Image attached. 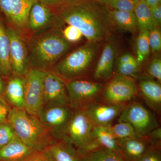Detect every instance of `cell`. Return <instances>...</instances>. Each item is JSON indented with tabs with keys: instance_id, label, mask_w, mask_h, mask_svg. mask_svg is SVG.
<instances>
[{
	"instance_id": "obj_19",
	"label": "cell",
	"mask_w": 161,
	"mask_h": 161,
	"mask_svg": "<svg viewBox=\"0 0 161 161\" xmlns=\"http://www.w3.org/2000/svg\"><path fill=\"white\" fill-rule=\"evenodd\" d=\"M35 152L16 136L0 149V161H21Z\"/></svg>"
},
{
	"instance_id": "obj_20",
	"label": "cell",
	"mask_w": 161,
	"mask_h": 161,
	"mask_svg": "<svg viewBox=\"0 0 161 161\" xmlns=\"http://www.w3.org/2000/svg\"><path fill=\"white\" fill-rule=\"evenodd\" d=\"M38 0H11V23L16 29H25L32 6Z\"/></svg>"
},
{
	"instance_id": "obj_36",
	"label": "cell",
	"mask_w": 161,
	"mask_h": 161,
	"mask_svg": "<svg viewBox=\"0 0 161 161\" xmlns=\"http://www.w3.org/2000/svg\"><path fill=\"white\" fill-rule=\"evenodd\" d=\"M137 161H161L160 149H151L141 157Z\"/></svg>"
},
{
	"instance_id": "obj_10",
	"label": "cell",
	"mask_w": 161,
	"mask_h": 161,
	"mask_svg": "<svg viewBox=\"0 0 161 161\" xmlns=\"http://www.w3.org/2000/svg\"><path fill=\"white\" fill-rule=\"evenodd\" d=\"M9 40V57L13 75L24 77L31 69L27 42L19 30L7 26Z\"/></svg>"
},
{
	"instance_id": "obj_43",
	"label": "cell",
	"mask_w": 161,
	"mask_h": 161,
	"mask_svg": "<svg viewBox=\"0 0 161 161\" xmlns=\"http://www.w3.org/2000/svg\"><path fill=\"white\" fill-rule=\"evenodd\" d=\"M145 2L150 8H152L161 3V0H145Z\"/></svg>"
},
{
	"instance_id": "obj_32",
	"label": "cell",
	"mask_w": 161,
	"mask_h": 161,
	"mask_svg": "<svg viewBox=\"0 0 161 161\" xmlns=\"http://www.w3.org/2000/svg\"><path fill=\"white\" fill-rule=\"evenodd\" d=\"M139 64L136 60L126 63H118L117 74L132 77L138 72Z\"/></svg>"
},
{
	"instance_id": "obj_15",
	"label": "cell",
	"mask_w": 161,
	"mask_h": 161,
	"mask_svg": "<svg viewBox=\"0 0 161 161\" xmlns=\"http://www.w3.org/2000/svg\"><path fill=\"white\" fill-rule=\"evenodd\" d=\"M120 154L126 161H137L151 149L156 148L147 136L117 139Z\"/></svg>"
},
{
	"instance_id": "obj_34",
	"label": "cell",
	"mask_w": 161,
	"mask_h": 161,
	"mask_svg": "<svg viewBox=\"0 0 161 161\" xmlns=\"http://www.w3.org/2000/svg\"><path fill=\"white\" fill-rule=\"evenodd\" d=\"M147 71L150 77L161 82V60L159 58H155L150 61L147 67Z\"/></svg>"
},
{
	"instance_id": "obj_26",
	"label": "cell",
	"mask_w": 161,
	"mask_h": 161,
	"mask_svg": "<svg viewBox=\"0 0 161 161\" xmlns=\"http://www.w3.org/2000/svg\"><path fill=\"white\" fill-rule=\"evenodd\" d=\"M83 161H126L120 153L98 147L81 154Z\"/></svg>"
},
{
	"instance_id": "obj_33",
	"label": "cell",
	"mask_w": 161,
	"mask_h": 161,
	"mask_svg": "<svg viewBox=\"0 0 161 161\" xmlns=\"http://www.w3.org/2000/svg\"><path fill=\"white\" fill-rule=\"evenodd\" d=\"M61 32L64 39L70 43L78 42L83 36L81 32L72 25H67Z\"/></svg>"
},
{
	"instance_id": "obj_13",
	"label": "cell",
	"mask_w": 161,
	"mask_h": 161,
	"mask_svg": "<svg viewBox=\"0 0 161 161\" xmlns=\"http://www.w3.org/2000/svg\"><path fill=\"white\" fill-rule=\"evenodd\" d=\"M126 104H114L94 102L86 106L84 110L92 122L95 126L111 125L123 110Z\"/></svg>"
},
{
	"instance_id": "obj_3",
	"label": "cell",
	"mask_w": 161,
	"mask_h": 161,
	"mask_svg": "<svg viewBox=\"0 0 161 161\" xmlns=\"http://www.w3.org/2000/svg\"><path fill=\"white\" fill-rule=\"evenodd\" d=\"M7 121L18 138L35 151H45L56 142L39 117L29 114L23 108H10Z\"/></svg>"
},
{
	"instance_id": "obj_30",
	"label": "cell",
	"mask_w": 161,
	"mask_h": 161,
	"mask_svg": "<svg viewBox=\"0 0 161 161\" xmlns=\"http://www.w3.org/2000/svg\"><path fill=\"white\" fill-rule=\"evenodd\" d=\"M16 136L13 128L8 121L0 123V149Z\"/></svg>"
},
{
	"instance_id": "obj_8",
	"label": "cell",
	"mask_w": 161,
	"mask_h": 161,
	"mask_svg": "<svg viewBox=\"0 0 161 161\" xmlns=\"http://www.w3.org/2000/svg\"><path fill=\"white\" fill-rule=\"evenodd\" d=\"M72 108H83L94 102L98 101L104 86L103 84L83 78L66 82Z\"/></svg>"
},
{
	"instance_id": "obj_14",
	"label": "cell",
	"mask_w": 161,
	"mask_h": 161,
	"mask_svg": "<svg viewBox=\"0 0 161 161\" xmlns=\"http://www.w3.org/2000/svg\"><path fill=\"white\" fill-rule=\"evenodd\" d=\"M56 15L47 6L37 1L32 6L25 29L31 36L42 32L53 26Z\"/></svg>"
},
{
	"instance_id": "obj_25",
	"label": "cell",
	"mask_w": 161,
	"mask_h": 161,
	"mask_svg": "<svg viewBox=\"0 0 161 161\" xmlns=\"http://www.w3.org/2000/svg\"><path fill=\"white\" fill-rule=\"evenodd\" d=\"M137 26L140 31H150L157 27L154 23L151 14V8L145 1L136 3L134 9Z\"/></svg>"
},
{
	"instance_id": "obj_21",
	"label": "cell",
	"mask_w": 161,
	"mask_h": 161,
	"mask_svg": "<svg viewBox=\"0 0 161 161\" xmlns=\"http://www.w3.org/2000/svg\"><path fill=\"white\" fill-rule=\"evenodd\" d=\"M45 150L54 161H83L79 151L64 140L55 142Z\"/></svg>"
},
{
	"instance_id": "obj_28",
	"label": "cell",
	"mask_w": 161,
	"mask_h": 161,
	"mask_svg": "<svg viewBox=\"0 0 161 161\" xmlns=\"http://www.w3.org/2000/svg\"><path fill=\"white\" fill-rule=\"evenodd\" d=\"M112 134L116 139L129 137H141L134 128L130 124L126 122H118L114 125L110 126Z\"/></svg>"
},
{
	"instance_id": "obj_24",
	"label": "cell",
	"mask_w": 161,
	"mask_h": 161,
	"mask_svg": "<svg viewBox=\"0 0 161 161\" xmlns=\"http://www.w3.org/2000/svg\"><path fill=\"white\" fill-rule=\"evenodd\" d=\"M109 15L112 25L119 29L135 32L138 28L134 12L112 10L109 11Z\"/></svg>"
},
{
	"instance_id": "obj_9",
	"label": "cell",
	"mask_w": 161,
	"mask_h": 161,
	"mask_svg": "<svg viewBox=\"0 0 161 161\" xmlns=\"http://www.w3.org/2000/svg\"><path fill=\"white\" fill-rule=\"evenodd\" d=\"M137 83L129 76L115 75L104 86L101 95L104 102L114 104H126L138 94Z\"/></svg>"
},
{
	"instance_id": "obj_11",
	"label": "cell",
	"mask_w": 161,
	"mask_h": 161,
	"mask_svg": "<svg viewBox=\"0 0 161 161\" xmlns=\"http://www.w3.org/2000/svg\"><path fill=\"white\" fill-rule=\"evenodd\" d=\"M46 71L31 69L24 76L23 108L31 115H37L44 104L43 83Z\"/></svg>"
},
{
	"instance_id": "obj_27",
	"label": "cell",
	"mask_w": 161,
	"mask_h": 161,
	"mask_svg": "<svg viewBox=\"0 0 161 161\" xmlns=\"http://www.w3.org/2000/svg\"><path fill=\"white\" fill-rule=\"evenodd\" d=\"M149 32L140 31L136 41V61L140 64L145 62L150 55V48L149 42Z\"/></svg>"
},
{
	"instance_id": "obj_7",
	"label": "cell",
	"mask_w": 161,
	"mask_h": 161,
	"mask_svg": "<svg viewBox=\"0 0 161 161\" xmlns=\"http://www.w3.org/2000/svg\"><path fill=\"white\" fill-rule=\"evenodd\" d=\"M117 121L130 124L143 136L159 127L155 114L143 104L135 101L125 105Z\"/></svg>"
},
{
	"instance_id": "obj_22",
	"label": "cell",
	"mask_w": 161,
	"mask_h": 161,
	"mask_svg": "<svg viewBox=\"0 0 161 161\" xmlns=\"http://www.w3.org/2000/svg\"><path fill=\"white\" fill-rule=\"evenodd\" d=\"M0 74L8 79L13 75L9 57V40L7 26L0 16Z\"/></svg>"
},
{
	"instance_id": "obj_12",
	"label": "cell",
	"mask_w": 161,
	"mask_h": 161,
	"mask_svg": "<svg viewBox=\"0 0 161 161\" xmlns=\"http://www.w3.org/2000/svg\"><path fill=\"white\" fill-rule=\"evenodd\" d=\"M43 105H69L66 82L52 71L46 72L43 83Z\"/></svg>"
},
{
	"instance_id": "obj_16",
	"label": "cell",
	"mask_w": 161,
	"mask_h": 161,
	"mask_svg": "<svg viewBox=\"0 0 161 161\" xmlns=\"http://www.w3.org/2000/svg\"><path fill=\"white\" fill-rule=\"evenodd\" d=\"M118 46L113 40L105 44L94 72V78L97 80H106L112 78Z\"/></svg>"
},
{
	"instance_id": "obj_4",
	"label": "cell",
	"mask_w": 161,
	"mask_h": 161,
	"mask_svg": "<svg viewBox=\"0 0 161 161\" xmlns=\"http://www.w3.org/2000/svg\"><path fill=\"white\" fill-rule=\"evenodd\" d=\"M97 52L96 43L89 42L67 55L52 71L65 82L83 78L89 70Z\"/></svg>"
},
{
	"instance_id": "obj_39",
	"label": "cell",
	"mask_w": 161,
	"mask_h": 161,
	"mask_svg": "<svg viewBox=\"0 0 161 161\" xmlns=\"http://www.w3.org/2000/svg\"><path fill=\"white\" fill-rule=\"evenodd\" d=\"M10 108L4 98H0V123L7 121V117Z\"/></svg>"
},
{
	"instance_id": "obj_17",
	"label": "cell",
	"mask_w": 161,
	"mask_h": 161,
	"mask_svg": "<svg viewBox=\"0 0 161 161\" xmlns=\"http://www.w3.org/2000/svg\"><path fill=\"white\" fill-rule=\"evenodd\" d=\"M137 84L138 90L148 107L157 114H160V83L151 77H144L141 78Z\"/></svg>"
},
{
	"instance_id": "obj_38",
	"label": "cell",
	"mask_w": 161,
	"mask_h": 161,
	"mask_svg": "<svg viewBox=\"0 0 161 161\" xmlns=\"http://www.w3.org/2000/svg\"><path fill=\"white\" fill-rule=\"evenodd\" d=\"M11 0H0V12L9 24L11 23Z\"/></svg>"
},
{
	"instance_id": "obj_1",
	"label": "cell",
	"mask_w": 161,
	"mask_h": 161,
	"mask_svg": "<svg viewBox=\"0 0 161 161\" xmlns=\"http://www.w3.org/2000/svg\"><path fill=\"white\" fill-rule=\"evenodd\" d=\"M55 14L56 23L75 26L90 43H97L111 33L109 11L90 0L63 8Z\"/></svg>"
},
{
	"instance_id": "obj_35",
	"label": "cell",
	"mask_w": 161,
	"mask_h": 161,
	"mask_svg": "<svg viewBox=\"0 0 161 161\" xmlns=\"http://www.w3.org/2000/svg\"><path fill=\"white\" fill-rule=\"evenodd\" d=\"M149 42L150 50L157 53L161 49V33L158 26L149 32Z\"/></svg>"
},
{
	"instance_id": "obj_29",
	"label": "cell",
	"mask_w": 161,
	"mask_h": 161,
	"mask_svg": "<svg viewBox=\"0 0 161 161\" xmlns=\"http://www.w3.org/2000/svg\"><path fill=\"white\" fill-rule=\"evenodd\" d=\"M51 9L53 12H56L63 9L83 3L87 0H38Z\"/></svg>"
},
{
	"instance_id": "obj_31",
	"label": "cell",
	"mask_w": 161,
	"mask_h": 161,
	"mask_svg": "<svg viewBox=\"0 0 161 161\" xmlns=\"http://www.w3.org/2000/svg\"><path fill=\"white\" fill-rule=\"evenodd\" d=\"M104 3L112 10L131 12L134 11L136 4L132 0H106Z\"/></svg>"
},
{
	"instance_id": "obj_44",
	"label": "cell",
	"mask_w": 161,
	"mask_h": 161,
	"mask_svg": "<svg viewBox=\"0 0 161 161\" xmlns=\"http://www.w3.org/2000/svg\"><path fill=\"white\" fill-rule=\"evenodd\" d=\"M132 1L136 3H139V2H142V1H145V0H132Z\"/></svg>"
},
{
	"instance_id": "obj_45",
	"label": "cell",
	"mask_w": 161,
	"mask_h": 161,
	"mask_svg": "<svg viewBox=\"0 0 161 161\" xmlns=\"http://www.w3.org/2000/svg\"><path fill=\"white\" fill-rule=\"evenodd\" d=\"M97 2H100V3H104L105 2L106 0H96Z\"/></svg>"
},
{
	"instance_id": "obj_5",
	"label": "cell",
	"mask_w": 161,
	"mask_h": 161,
	"mask_svg": "<svg viewBox=\"0 0 161 161\" xmlns=\"http://www.w3.org/2000/svg\"><path fill=\"white\" fill-rule=\"evenodd\" d=\"M94 126L84 109L75 110L63 140L72 144L81 154L98 148L92 137Z\"/></svg>"
},
{
	"instance_id": "obj_42",
	"label": "cell",
	"mask_w": 161,
	"mask_h": 161,
	"mask_svg": "<svg viewBox=\"0 0 161 161\" xmlns=\"http://www.w3.org/2000/svg\"><path fill=\"white\" fill-rule=\"evenodd\" d=\"M4 79L0 74V98H3L5 93L6 83Z\"/></svg>"
},
{
	"instance_id": "obj_23",
	"label": "cell",
	"mask_w": 161,
	"mask_h": 161,
	"mask_svg": "<svg viewBox=\"0 0 161 161\" xmlns=\"http://www.w3.org/2000/svg\"><path fill=\"white\" fill-rule=\"evenodd\" d=\"M110 126H94L92 137L98 147H103L120 153L117 139L112 134Z\"/></svg>"
},
{
	"instance_id": "obj_2",
	"label": "cell",
	"mask_w": 161,
	"mask_h": 161,
	"mask_svg": "<svg viewBox=\"0 0 161 161\" xmlns=\"http://www.w3.org/2000/svg\"><path fill=\"white\" fill-rule=\"evenodd\" d=\"M31 69L50 71L71 47L55 22L51 27L31 36L27 42Z\"/></svg>"
},
{
	"instance_id": "obj_18",
	"label": "cell",
	"mask_w": 161,
	"mask_h": 161,
	"mask_svg": "<svg viewBox=\"0 0 161 161\" xmlns=\"http://www.w3.org/2000/svg\"><path fill=\"white\" fill-rule=\"evenodd\" d=\"M24 76L12 75L6 84L5 96L7 103L12 108H22L24 106Z\"/></svg>"
},
{
	"instance_id": "obj_6",
	"label": "cell",
	"mask_w": 161,
	"mask_h": 161,
	"mask_svg": "<svg viewBox=\"0 0 161 161\" xmlns=\"http://www.w3.org/2000/svg\"><path fill=\"white\" fill-rule=\"evenodd\" d=\"M75 111L69 105H43L37 116L58 142L64 138Z\"/></svg>"
},
{
	"instance_id": "obj_41",
	"label": "cell",
	"mask_w": 161,
	"mask_h": 161,
	"mask_svg": "<svg viewBox=\"0 0 161 161\" xmlns=\"http://www.w3.org/2000/svg\"><path fill=\"white\" fill-rule=\"evenodd\" d=\"M136 59L132 55L129 53H126L122 55L118 60V63L123 64L129 63L135 61Z\"/></svg>"
},
{
	"instance_id": "obj_37",
	"label": "cell",
	"mask_w": 161,
	"mask_h": 161,
	"mask_svg": "<svg viewBox=\"0 0 161 161\" xmlns=\"http://www.w3.org/2000/svg\"><path fill=\"white\" fill-rule=\"evenodd\" d=\"M21 161H54L46 150L35 152L27 158Z\"/></svg>"
},
{
	"instance_id": "obj_40",
	"label": "cell",
	"mask_w": 161,
	"mask_h": 161,
	"mask_svg": "<svg viewBox=\"0 0 161 161\" xmlns=\"http://www.w3.org/2000/svg\"><path fill=\"white\" fill-rule=\"evenodd\" d=\"M151 8L153 19L157 26L160 25L161 23V5L160 4Z\"/></svg>"
}]
</instances>
